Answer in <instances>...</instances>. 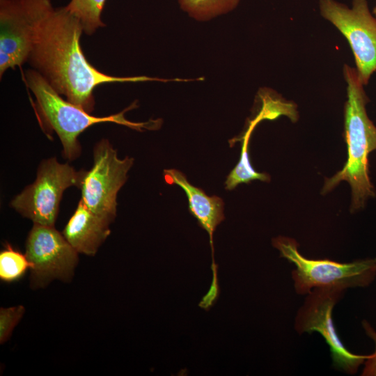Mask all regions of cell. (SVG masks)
<instances>
[{
	"label": "cell",
	"mask_w": 376,
	"mask_h": 376,
	"mask_svg": "<svg viewBox=\"0 0 376 376\" xmlns=\"http://www.w3.org/2000/svg\"><path fill=\"white\" fill-rule=\"evenodd\" d=\"M134 159H120L107 139L99 141L93 150V167L86 171L80 189L81 200L93 212L113 221L116 214L117 194L127 180Z\"/></svg>",
	"instance_id": "cell-9"
},
{
	"label": "cell",
	"mask_w": 376,
	"mask_h": 376,
	"mask_svg": "<svg viewBox=\"0 0 376 376\" xmlns=\"http://www.w3.org/2000/svg\"><path fill=\"white\" fill-rule=\"evenodd\" d=\"M50 0H0V76L28 61Z\"/></svg>",
	"instance_id": "cell-5"
},
{
	"label": "cell",
	"mask_w": 376,
	"mask_h": 376,
	"mask_svg": "<svg viewBox=\"0 0 376 376\" xmlns=\"http://www.w3.org/2000/svg\"><path fill=\"white\" fill-rule=\"evenodd\" d=\"M30 268V263L26 256L7 246L0 253V278L5 281H12L19 279Z\"/></svg>",
	"instance_id": "cell-16"
},
{
	"label": "cell",
	"mask_w": 376,
	"mask_h": 376,
	"mask_svg": "<svg viewBox=\"0 0 376 376\" xmlns=\"http://www.w3.org/2000/svg\"><path fill=\"white\" fill-rule=\"evenodd\" d=\"M347 100L345 104V139L347 159L342 170L327 178L322 193L330 191L343 180L352 189V211L364 207L370 197L375 196L369 177V154L376 150V126L369 118L366 106L368 97L356 68L344 65Z\"/></svg>",
	"instance_id": "cell-2"
},
{
	"label": "cell",
	"mask_w": 376,
	"mask_h": 376,
	"mask_svg": "<svg viewBox=\"0 0 376 376\" xmlns=\"http://www.w3.org/2000/svg\"><path fill=\"white\" fill-rule=\"evenodd\" d=\"M164 178L169 185H176L185 191L190 213L197 219L198 224L209 235L212 253V269L217 268L213 258V235L217 226L225 219L224 203L217 196H210L201 188L191 185L185 175L177 169H165Z\"/></svg>",
	"instance_id": "cell-11"
},
{
	"label": "cell",
	"mask_w": 376,
	"mask_h": 376,
	"mask_svg": "<svg viewBox=\"0 0 376 376\" xmlns=\"http://www.w3.org/2000/svg\"><path fill=\"white\" fill-rule=\"evenodd\" d=\"M255 180L269 182L270 177L266 173L257 172L252 167L249 159V145L242 143L239 162L227 176L225 188L227 190H233L240 184H247Z\"/></svg>",
	"instance_id": "cell-15"
},
{
	"label": "cell",
	"mask_w": 376,
	"mask_h": 376,
	"mask_svg": "<svg viewBox=\"0 0 376 376\" xmlns=\"http://www.w3.org/2000/svg\"><path fill=\"white\" fill-rule=\"evenodd\" d=\"M240 0H179L180 8L197 20H207L233 10Z\"/></svg>",
	"instance_id": "cell-14"
},
{
	"label": "cell",
	"mask_w": 376,
	"mask_h": 376,
	"mask_svg": "<svg viewBox=\"0 0 376 376\" xmlns=\"http://www.w3.org/2000/svg\"><path fill=\"white\" fill-rule=\"evenodd\" d=\"M84 31L78 18L65 7L54 8L40 26L29 62L66 100L88 113L93 91L102 84L164 81L146 76L119 77L99 71L85 58L80 45Z\"/></svg>",
	"instance_id": "cell-1"
},
{
	"label": "cell",
	"mask_w": 376,
	"mask_h": 376,
	"mask_svg": "<svg viewBox=\"0 0 376 376\" xmlns=\"http://www.w3.org/2000/svg\"><path fill=\"white\" fill-rule=\"evenodd\" d=\"M345 290L334 288L313 289L306 295L295 319V329L299 334L319 333L329 347L334 368L347 374H354L368 355L356 354L342 343L332 318L335 305Z\"/></svg>",
	"instance_id": "cell-8"
},
{
	"label": "cell",
	"mask_w": 376,
	"mask_h": 376,
	"mask_svg": "<svg viewBox=\"0 0 376 376\" xmlns=\"http://www.w3.org/2000/svg\"><path fill=\"white\" fill-rule=\"evenodd\" d=\"M25 313L22 305L1 308L0 309V343L3 344L11 336L13 331Z\"/></svg>",
	"instance_id": "cell-17"
},
{
	"label": "cell",
	"mask_w": 376,
	"mask_h": 376,
	"mask_svg": "<svg viewBox=\"0 0 376 376\" xmlns=\"http://www.w3.org/2000/svg\"><path fill=\"white\" fill-rule=\"evenodd\" d=\"M25 81L36 97V107L42 123L58 136L63 155L69 160L77 159L81 154L79 135L96 123H114L141 131L152 127L150 123H134L127 120L124 113L132 106L120 113L104 117L91 115L84 109L63 100L37 71L25 72Z\"/></svg>",
	"instance_id": "cell-3"
},
{
	"label": "cell",
	"mask_w": 376,
	"mask_h": 376,
	"mask_svg": "<svg viewBox=\"0 0 376 376\" xmlns=\"http://www.w3.org/2000/svg\"><path fill=\"white\" fill-rule=\"evenodd\" d=\"M110 223L80 200L62 234L77 253L92 256L110 235Z\"/></svg>",
	"instance_id": "cell-12"
},
{
	"label": "cell",
	"mask_w": 376,
	"mask_h": 376,
	"mask_svg": "<svg viewBox=\"0 0 376 376\" xmlns=\"http://www.w3.org/2000/svg\"><path fill=\"white\" fill-rule=\"evenodd\" d=\"M273 246L281 257L294 264L292 279L295 291L306 295L313 289L334 288L345 290L350 288L366 287L376 277V258H366L350 263L329 259H308L302 256L295 240L278 237Z\"/></svg>",
	"instance_id": "cell-4"
},
{
	"label": "cell",
	"mask_w": 376,
	"mask_h": 376,
	"mask_svg": "<svg viewBox=\"0 0 376 376\" xmlns=\"http://www.w3.org/2000/svg\"><path fill=\"white\" fill-rule=\"evenodd\" d=\"M362 325L366 335L373 340L375 349V352L369 354V357L365 361L361 375L363 376H376V331L366 320L362 322Z\"/></svg>",
	"instance_id": "cell-18"
},
{
	"label": "cell",
	"mask_w": 376,
	"mask_h": 376,
	"mask_svg": "<svg viewBox=\"0 0 376 376\" xmlns=\"http://www.w3.org/2000/svg\"><path fill=\"white\" fill-rule=\"evenodd\" d=\"M321 15L346 38L363 85L376 71V18L367 0H352L351 8L336 0H320Z\"/></svg>",
	"instance_id": "cell-7"
},
{
	"label": "cell",
	"mask_w": 376,
	"mask_h": 376,
	"mask_svg": "<svg viewBox=\"0 0 376 376\" xmlns=\"http://www.w3.org/2000/svg\"><path fill=\"white\" fill-rule=\"evenodd\" d=\"M373 13L375 17L376 18V4H375V7H374V8L373 10Z\"/></svg>",
	"instance_id": "cell-19"
},
{
	"label": "cell",
	"mask_w": 376,
	"mask_h": 376,
	"mask_svg": "<svg viewBox=\"0 0 376 376\" xmlns=\"http://www.w3.org/2000/svg\"><path fill=\"white\" fill-rule=\"evenodd\" d=\"M85 173L56 158L43 160L35 181L17 195L10 205L33 224L54 226L63 191L72 186L80 188Z\"/></svg>",
	"instance_id": "cell-6"
},
{
	"label": "cell",
	"mask_w": 376,
	"mask_h": 376,
	"mask_svg": "<svg viewBox=\"0 0 376 376\" xmlns=\"http://www.w3.org/2000/svg\"><path fill=\"white\" fill-rule=\"evenodd\" d=\"M106 0H71L65 8L79 19L84 32L92 35L104 26L100 15Z\"/></svg>",
	"instance_id": "cell-13"
},
{
	"label": "cell",
	"mask_w": 376,
	"mask_h": 376,
	"mask_svg": "<svg viewBox=\"0 0 376 376\" xmlns=\"http://www.w3.org/2000/svg\"><path fill=\"white\" fill-rule=\"evenodd\" d=\"M78 254L54 226L33 224L26 242L30 263V285L43 288L54 280L69 283L78 264Z\"/></svg>",
	"instance_id": "cell-10"
}]
</instances>
